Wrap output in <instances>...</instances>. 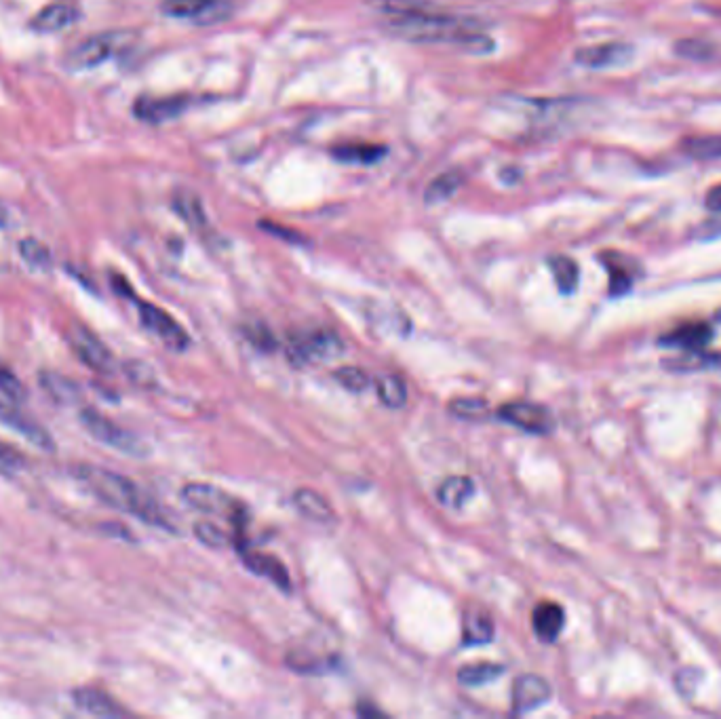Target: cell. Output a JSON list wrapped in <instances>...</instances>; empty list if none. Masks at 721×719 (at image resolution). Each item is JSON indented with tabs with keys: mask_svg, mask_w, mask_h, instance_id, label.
<instances>
[{
	"mask_svg": "<svg viewBox=\"0 0 721 719\" xmlns=\"http://www.w3.org/2000/svg\"><path fill=\"white\" fill-rule=\"evenodd\" d=\"M182 500L188 504V507L197 509L205 515H218L237 528H243L247 521L245 504L239 502L235 496L224 492L222 488H218V485L188 483L182 490Z\"/></svg>",
	"mask_w": 721,
	"mask_h": 719,
	"instance_id": "3",
	"label": "cell"
},
{
	"mask_svg": "<svg viewBox=\"0 0 721 719\" xmlns=\"http://www.w3.org/2000/svg\"><path fill=\"white\" fill-rule=\"evenodd\" d=\"M19 256H22V260L34 270L47 272L53 266V256L49 247L32 237L19 241Z\"/></svg>",
	"mask_w": 721,
	"mask_h": 719,
	"instance_id": "30",
	"label": "cell"
},
{
	"mask_svg": "<svg viewBox=\"0 0 721 719\" xmlns=\"http://www.w3.org/2000/svg\"><path fill=\"white\" fill-rule=\"evenodd\" d=\"M475 494V483L471 477H447L437 490V498L447 509H462Z\"/></svg>",
	"mask_w": 721,
	"mask_h": 719,
	"instance_id": "22",
	"label": "cell"
},
{
	"mask_svg": "<svg viewBox=\"0 0 721 719\" xmlns=\"http://www.w3.org/2000/svg\"><path fill=\"white\" fill-rule=\"evenodd\" d=\"M129 41V34L125 32H110V34H93L87 41L76 45L68 57L66 66L70 70H91L108 62L114 53H119L125 43Z\"/></svg>",
	"mask_w": 721,
	"mask_h": 719,
	"instance_id": "6",
	"label": "cell"
},
{
	"mask_svg": "<svg viewBox=\"0 0 721 719\" xmlns=\"http://www.w3.org/2000/svg\"><path fill=\"white\" fill-rule=\"evenodd\" d=\"M447 410H450L452 416L462 420H483L490 416V403L477 397H464V399H454Z\"/></svg>",
	"mask_w": 721,
	"mask_h": 719,
	"instance_id": "31",
	"label": "cell"
},
{
	"mask_svg": "<svg viewBox=\"0 0 721 719\" xmlns=\"http://www.w3.org/2000/svg\"><path fill=\"white\" fill-rule=\"evenodd\" d=\"M498 418L530 435H549L555 429V418L544 405L530 401H513L498 410Z\"/></svg>",
	"mask_w": 721,
	"mask_h": 719,
	"instance_id": "9",
	"label": "cell"
},
{
	"mask_svg": "<svg viewBox=\"0 0 721 719\" xmlns=\"http://www.w3.org/2000/svg\"><path fill=\"white\" fill-rule=\"evenodd\" d=\"M601 262L606 266L610 275V296H625L631 287L641 277L639 262L631 260L625 254H616V251H606L601 254Z\"/></svg>",
	"mask_w": 721,
	"mask_h": 719,
	"instance_id": "15",
	"label": "cell"
},
{
	"mask_svg": "<svg viewBox=\"0 0 721 719\" xmlns=\"http://www.w3.org/2000/svg\"><path fill=\"white\" fill-rule=\"evenodd\" d=\"M504 673L502 665L496 663H475V665H466L458 671V682L466 688H479L494 682L496 677H500Z\"/></svg>",
	"mask_w": 721,
	"mask_h": 719,
	"instance_id": "28",
	"label": "cell"
},
{
	"mask_svg": "<svg viewBox=\"0 0 721 719\" xmlns=\"http://www.w3.org/2000/svg\"><path fill=\"white\" fill-rule=\"evenodd\" d=\"M81 17V9L72 5V3H55L45 7L41 13H38L32 19V30L38 34H53V32H62L70 26H74L79 22Z\"/></svg>",
	"mask_w": 721,
	"mask_h": 719,
	"instance_id": "18",
	"label": "cell"
},
{
	"mask_svg": "<svg viewBox=\"0 0 721 719\" xmlns=\"http://www.w3.org/2000/svg\"><path fill=\"white\" fill-rule=\"evenodd\" d=\"M705 228H709V235H721V218L719 220H713L709 226H705Z\"/></svg>",
	"mask_w": 721,
	"mask_h": 719,
	"instance_id": "42",
	"label": "cell"
},
{
	"mask_svg": "<svg viewBox=\"0 0 721 719\" xmlns=\"http://www.w3.org/2000/svg\"><path fill=\"white\" fill-rule=\"evenodd\" d=\"M334 376L350 393H363L365 388L372 384V378H369L365 369L355 367V365H344V367L336 369Z\"/></svg>",
	"mask_w": 721,
	"mask_h": 719,
	"instance_id": "33",
	"label": "cell"
},
{
	"mask_svg": "<svg viewBox=\"0 0 721 719\" xmlns=\"http://www.w3.org/2000/svg\"><path fill=\"white\" fill-rule=\"evenodd\" d=\"M9 226V211L5 209V205L0 203V228H7Z\"/></svg>",
	"mask_w": 721,
	"mask_h": 719,
	"instance_id": "41",
	"label": "cell"
},
{
	"mask_svg": "<svg viewBox=\"0 0 721 719\" xmlns=\"http://www.w3.org/2000/svg\"><path fill=\"white\" fill-rule=\"evenodd\" d=\"M462 639L466 646H483L490 644L494 639V623L492 618L483 614V612H475V614H466L464 616V631H462Z\"/></svg>",
	"mask_w": 721,
	"mask_h": 719,
	"instance_id": "25",
	"label": "cell"
},
{
	"mask_svg": "<svg viewBox=\"0 0 721 719\" xmlns=\"http://www.w3.org/2000/svg\"><path fill=\"white\" fill-rule=\"evenodd\" d=\"M675 53L692 62H707L715 55V47L703 38H681L675 43Z\"/></svg>",
	"mask_w": 721,
	"mask_h": 719,
	"instance_id": "32",
	"label": "cell"
},
{
	"mask_svg": "<svg viewBox=\"0 0 721 719\" xmlns=\"http://www.w3.org/2000/svg\"><path fill=\"white\" fill-rule=\"evenodd\" d=\"M388 32L420 45H450L485 55L494 41L471 19L452 15L431 0H369Z\"/></svg>",
	"mask_w": 721,
	"mask_h": 719,
	"instance_id": "1",
	"label": "cell"
},
{
	"mask_svg": "<svg viewBox=\"0 0 721 719\" xmlns=\"http://www.w3.org/2000/svg\"><path fill=\"white\" fill-rule=\"evenodd\" d=\"M705 205L709 211L721 213V184H717L709 190V194L705 197Z\"/></svg>",
	"mask_w": 721,
	"mask_h": 719,
	"instance_id": "40",
	"label": "cell"
},
{
	"mask_svg": "<svg viewBox=\"0 0 721 719\" xmlns=\"http://www.w3.org/2000/svg\"><path fill=\"white\" fill-rule=\"evenodd\" d=\"M717 321H721V313H719V315H717Z\"/></svg>",
	"mask_w": 721,
	"mask_h": 719,
	"instance_id": "43",
	"label": "cell"
},
{
	"mask_svg": "<svg viewBox=\"0 0 721 719\" xmlns=\"http://www.w3.org/2000/svg\"><path fill=\"white\" fill-rule=\"evenodd\" d=\"M631 55H633V49L625 43H603V45L578 49L576 64H580L584 68H591V70L614 68V66L625 64Z\"/></svg>",
	"mask_w": 721,
	"mask_h": 719,
	"instance_id": "16",
	"label": "cell"
},
{
	"mask_svg": "<svg viewBox=\"0 0 721 719\" xmlns=\"http://www.w3.org/2000/svg\"><path fill=\"white\" fill-rule=\"evenodd\" d=\"M376 393H378L380 401L386 407H391V410H399V407H403L407 403V386L399 376H393V374L380 376L376 380Z\"/></svg>",
	"mask_w": 721,
	"mask_h": 719,
	"instance_id": "29",
	"label": "cell"
},
{
	"mask_svg": "<svg viewBox=\"0 0 721 719\" xmlns=\"http://www.w3.org/2000/svg\"><path fill=\"white\" fill-rule=\"evenodd\" d=\"M0 393L7 395L13 401L26 399V386L19 380L7 365L0 363Z\"/></svg>",
	"mask_w": 721,
	"mask_h": 719,
	"instance_id": "37",
	"label": "cell"
},
{
	"mask_svg": "<svg viewBox=\"0 0 721 719\" xmlns=\"http://www.w3.org/2000/svg\"><path fill=\"white\" fill-rule=\"evenodd\" d=\"M79 420L83 424V429L89 433V437L108 445V448L127 456L146 454V445L138 437L125 431L123 426L112 422L110 418H106L102 412L93 410V407H83Z\"/></svg>",
	"mask_w": 721,
	"mask_h": 719,
	"instance_id": "5",
	"label": "cell"
},
{
	"mask_svg": "<svg viewBox=\"0 0 721 719\" xmlns=\"http://www.w3.org/2000/svg\"><path fill=\"white\" fill-rule=\"evenodd\" d=\"M549 268L553 272V279L557 283V289L563 296H572L578 289L580 281V268L578 264L568 256H555L549 260Z\"/></svg>",
	"mask_w": 721,
	"mask_h": 719,
	"instance_id": "27",
	"label": "cell"
},
{
	"mask_svg": "<svg viewBox=\"0 0 721 719\" xmlns=\"http://www.w3.org/2000/svg\"><path fill=\"white\" fill-rule=\"evenodd\" d=\"M245 334H247V338H249L253 344H256L258 348H262V351H270V346H275V340H272L270 332H268L266 327H262V325H256L253 329L247 327Z\"/></svg>",
	"mask_w": 721,
	"mask_h": 719,
	"instance_id": "39",
	"label": "cell"
},
{
	"mask_svg": "<svg viewBox=\"0 0 721 719\" xmlns=\"http://www.w3.org/2000/svg\"><path fill=\"white\" fill-rule=\"evenodd\" d=\"M194 534H197V538L211 549H226L228 544H232L230 534H226L222 528L216 526V523L209 521L197 523V526H194Z\"/></svg>",
	"mask_w": 721,
	"mask_h": 719,
	"instance_id": "35",
	"label": "cell"
},
{
	"mask_svg": "<svg viewBox=\"0 0 721 719\" xmlns=\"http://www.w3.org/2000/svg\"><path fill=\"white\" fill-rule=\"evenodd\" d=\"M188 108V97L184 95H169V97H142L135 102L133 112L140 121L150 125H161L167 121L178 119V116Z\"/></svg>",
	"mask_w": 721,
	"mask_h": 719,
	"instance_id": "13",
	"label": "cell"
},
{
	"mask_svg": "<svg viewBox=\"0 0 721 719\" xmlns=\"http://www.w3.org/2000/svg\"><path fill=\"white\" fill-rule=\"evenodd\" d=\"M690 154L700 161L721 159V135H707V138H692Z\"/></svg>",
	"mask_w": 721,
	"mask_h": 719,
	"instance_id": "36",
	"label": "cell"
},
{
	"mask_svg": "<svg viewBox=\"0 0 721 719\" xmlns=\"http://www.w3.org/2000/svg\"><path fill=\"white\" fill-rule=\"evenodd\" d=\"M532 627H534V633L538 635V639L547 641V644H553L565 627L563 608L559 604H553V601H542V604H538L534 608Z\"/></svg>",
	"mask_w": 721,
	"mask_h": 719,
	"instance_id": "20",
	"label": "cell"
},
{
	"mask_svg": "<svg viewBox=\"0 0 721 719\" xmlns=\"http://www.w3.org/2000/svg\"><path fill=\"white\" fill-rule=\"evenodd\" d=\"M241 557L245 561L247 570H251L253 574H258L262 578H268L272 585L283 589L285 593L291 591V578H289V572L283 566L281 559H277L275 555L262 553V551H247V549H241Z\"/></svg>",
	"mask_w": 721,
	"mask_h": 719,
	"instance_id": "17",
	"label": "cell"
},
{
	"mask_svg": "<svg viewBox=\"0 0 721 719\" xmlns=\"http://www.w3.org/2000/svg\"><path fill=\"white\" fill-rule=\"evenodd\" d=\"M24 464H26V458L22 454L13 450L11 445H7L5 441H0V469L17 471V469H22Z\"/></svg>",
	"mask_w": 721,
	"mask_h": 719,
	"instance_id": "38",
	"label": "cell"
},
{
	"mask_svg": "<svg viewBox=\"0 0 721 719\" xmlns=\"http://www.w3.org/2000/svg\"><path fill=\"white\" fill-rule=\"evenodd\" d=\"M462 184H464V176L460 171H445L426 186L424 201L431 203V205L450 201L454 194L462 188Z\"/></svg>",
	"mask_w": 721,
	"mask_h": 719,
	"instance_id": "26",
	"label": "cell"
},
{
	"mask_svg": "<svg viewBox=\"0 0 721 719\" xmlns=\"http://www.w3.org/2000/svg\"><path fill=\"white\" fill-rule=\"evenodd\" d=\"M553 694L551 684L547 679L536 673H525L515 679L513 686V711L515 713H530L549 701Z\"/></svg>",
	"mask_w": 721,
	"mask_h": 719,
	"instance_id": "12",
	"label": "cell"
},
{
	"mask_svg": "<svg viewBox=\"0 0 721 719\" xmlns=\"http://www.w3.org/2000/svg\"><path fill=\"white\" fill-rule=\"evenodd\" d=\"M294 504L304 517L319 521V523H329L336 517L334 509H331V504L315 490H306V488L298 490L294 494Z\"/></svg>",
	"mask_w": 721,
	"mask_h": 719,
	"instance_id": "23",
	"label": "cell"
},
{
	"mask_svg": "<svg viewBox=\"0 0 721 719\" xmlns=\"http://www.w3.org/2000/svg\"><path fill=\"white\" fill-rule=\"evenodd\" d=\"M74 477L79 479L95 498H100L104 504H108V507L121 513L135 515L146 523H152V526L169 528V521L165 519L159 504L129 477L93 464L76 466Z\"/></svg>",
	"mask_w": 721,
	"mask_h": 719,
	"instance_id": "2",
	"label": "cell"
},
{
	"mask_svg": "<svg viewBox=\"0 0 721 719\" xmlns=\"http://www.w3.org/2000/svg\"><path fill=\"white\" fill-rule=\"evenodd\" d=\"M70 346L74 355L79 357L89 369L100 374H112L114 372V357L108 351V346L93 336L87 327H74L68 334Z\"/></svg>",
	"mask_w": 721,
	"mask_h": 719,
	"instance_id": "10",
	"label": "cell"
},
{
	"mask_svg": "<svg viewBox=\"0 0 721 719\" xmlns=\"http://www.w3.org/2000/svg\"><path fill=\"white\" fill-rule=\"evenodd\" d=\"M173 209L192 230L207 228L205 209H203L199 197L194 192H188V190L175 192L173 194Z\"/></svg>",
	"mask_w": 721,
	"mask_h": 719,
	"instance_id": "24",
	"label": "cell"
},
{
	"mask_svg": "<svg viewBox=\"0 0 721 719\" xmlns=\"http://www.w3.org/2000/svg\"><path fill=\"white\" fill-rule=\"evenodd\" d=\"M0 422L9 426V429H13L15 433L22 435L24 439H28L32 445H36V448H41L45 452L55 450V441L43 424H38L36 420L28 418L26 414L15 410L13 405H9L5 401H0Z\"/></svg>",
	"mask_w": 721,
	"mask_h": 719,
	"instance_id": "11",
	"label": "cell"
},
{
	"mask_svg": "<svg viewBox=\"0 0 721 719\" xmlns=\"http://www.w3.org/2000/svg\"><path fill=\"white\" fill-rule=\"evenodd\" d=\"M386 148L369 142H346L331 148V157L350 165H372L384 157Z\"/></svg>",
	"mask_w": 721,
	"mask_h": 719,
	"instance_id": "21",
	"label": "cell"
},
{
	"mask_svg": "<svg viewBox=\"0 0 721 719\" xmlns=\"http://www.w3.org/2000/svg\"><path fill=\"white\" fill-rule=\"evenodd\" d=\"M711 340H713V329L709 323L690 321V323H681L675 329H671V332H667L660 338V344L681 348V351L688 353H703L711 344Z\"/></svg>",
	"mask_w": 721,
	"mask_h": 719,
	"instance_id": "14",
	"label": "cell"
},
{
	"mask_svg": "<svg viewBox=\"0 0 721 719\" xmlns=\"http://www.w3.org/2000/svg\"><path fill=\"white\" fill-rule=\"evenodd\" d=\"M135 304H138L140 323L154 338H159L169 351H186L190 338L178 321H175L169 313H165L163 308L154 306L150 302L135 300Z\"/></svg>",
	"mask_w": 721,
	"mask_h": 719,
	"instance_id": "7",
	"label": "cell"
},
{
	"mask_svg": "<svg viewBox=\"0 0 721 719\" xmlns=\"http://www.w3.org/2000/svg\"><path fill=\"white\" fill-rule=\"evenodd\" d=\"M72 701L81 711L95 715V717H121L127 715V711L108 696L104 690L97 688H79L72 692Z\"/></svg>",
	"mask_w": 721,
	"mask_h": 719,
	"instance_id": "19",
	"label": "cell"
},
{
	"mask_svg": "<svg viewBox=\"0 0 721 719\" xmlns=\"http://www.w3.org/2000/svg\"><path fill=\"white\" fill-rule=\"evenodd\" d=\"M163 11L169 17L184 19L197 26L220 24L232 13L230 0H163Z\"/></svg>",
	"mask_w": 721,
	"mask_h": 719,
	"instance_id": "8",
	"label": "cell"
},
{
	"mask_svg": "<svg viewBox=\"0 0 721 719\" xmlns=\"http://www.w3.org/2000/svg\"><path fill=\"white\" fill-rule=\"evenodd\" d=\"M41 384L55 401L72 403L76 397V386L70 380L57 376V374H41Z\"/></svg>",
	"mask_w": 721,
	"mask_h": 719,
	"instance_id": "34",
	"label": "cell"
},
{
	"mask_svg": "<svg viewBox=\"0 0 721 719\" xmlns=\"http://www.w3.org/2000/svg\"><path fill=\"white\" fill-rule=\"evenodd\" d=\"M344 351V340L336 332H331V329H313V332L296 334L287 344L289 359L298 365L334 361Z\"/></svg>",
	"mask_w": 721,
	"mask_h": 719,
	"instance_id": "4",
	"label": "cell"
}]
</instances>
